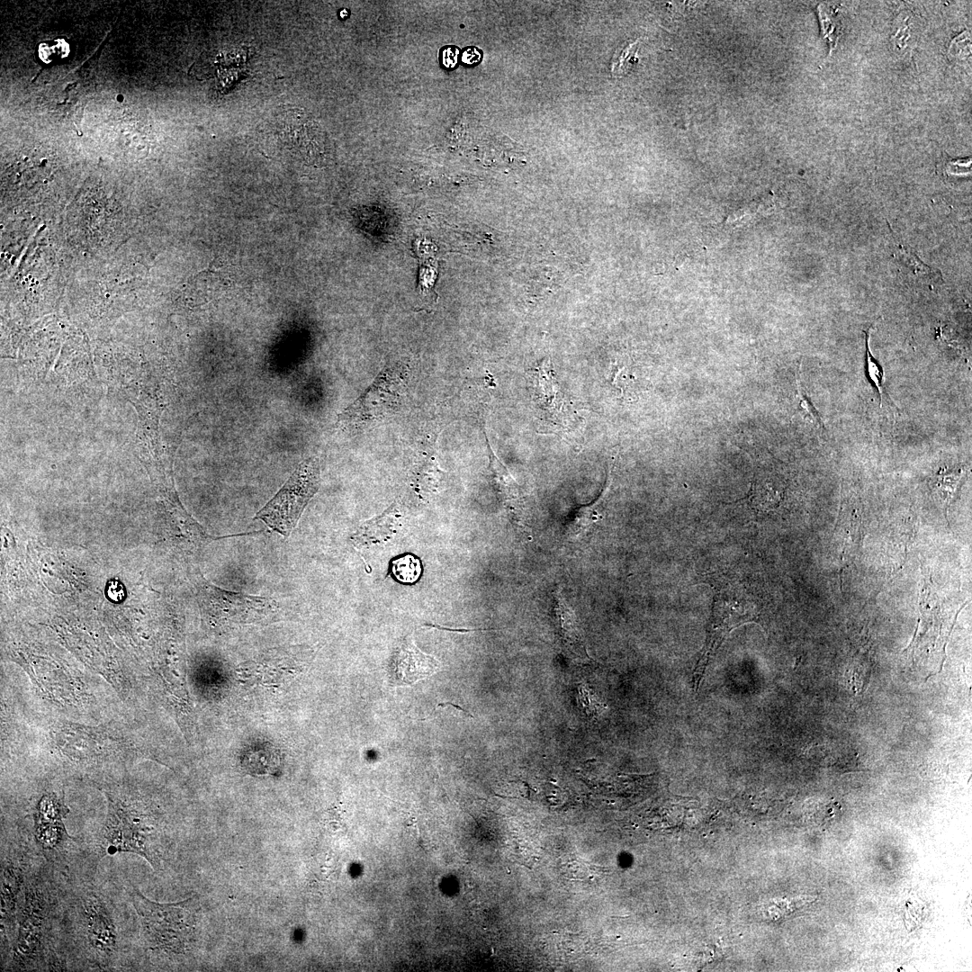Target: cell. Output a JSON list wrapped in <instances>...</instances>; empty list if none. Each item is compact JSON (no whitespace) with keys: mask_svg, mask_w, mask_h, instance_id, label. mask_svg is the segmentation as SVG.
<instances>
[{"mask_svg":"<svg viewBox=\"0 0 972 972\" xmlns=\"http://www.w3.org/2000/svg\"><path fill=\"white\" fill-rule=\"evenodd\" d=\"M59 926L68 971H139L136 914L123 886L64 874Z\"/></svg>","mask_w":972,"mask_h":972,"instance_id":"1","label":"cell"},{"mask_svg":"<svg viewBox=\"0 0 972 972\" xmlns=\"http://www.w3.org/2000/svg\"><path fill=\"white\" fill-rule=\"evenodd\" d=\"M105 794L108 812L99 830L85 842L82 871L94 876L102 859L121 852L137 854L155 871L162 870L170 845L163 814L129 787L109 788Z\"/></svg>","mask_w":972,"mask_h":972,"instance_id":"2","label":"cell"},{"mask_svg":"<svg viewBox=\"0 0 972 972\" xmlns=\"http://www.w3.org/2000/svg\"><path fill=\"white\" fill-rule=\"evenodd\" d=\"M64 873L41 859L26 885L15 940L2 971H68L60 938Z\"/></svg>","mask_w":972,"mask_h":972,"instance_id":"3","label":"cell"},{"mask_svg":"<svg viewBox=\"0 0 972 972\" xmlns=\"http://www.w3.org/2000/svg\"><path fill=\"white\" fill-rule=\"evenodd\" d=\"M123 888L136 914L139 971L156 969L194 953L200 911L196 897L159 903L146 897L130 881Z\"/></svg>","mask_w":972,"mask_h":972,"instance_id":"4","label":"cell"},{"mask_svg":"<svg viewBox=\"0 0 972 972\" xmlns=\"http://www.w3.org/2000/svg\"><path fill=\"white\" fill-rule=\"evenodd\" d=\"M43 859L20 823L1 826V965L12 950L27 882Z\"/></svg>","mask_w":972,"mask_h":972,"instance_id":"5","label":"cell"},{"mask_svg":"<svg viewBox=\"0 0 972 972\" xmlns=\"http://www.w3.org/2000/svg\"><path fill=\"white\" fill-rule=\"evenodd\" d=\"M320 484L319 461L310 457L302 462L277 491L256 513L273 531L287 537L297 525L305 507Z\"/></svg>","mask_w":972,"mask_h":972,"instance_id":"6","label":"cell"},{"mask_svg":"<svg viewBox=\"0 0 972 972\" xmlns=\"http://www.w3.org/2000/svg\"><path fill=\"white\" fill-rule=\"evenodd\" d=\"M407 374L403 364L385 366L364 392L338 416V422L358 424L394 413L402 400Z\"/></svg>","mask_w":972,"mask_h":972,"instance_id":"7","label":"cell"},{"mask_svg":"<svg viewBox=\"0 0 972 972\" xmlns=\"http://www.w3.org/2000/svg\"><path fill=\"white\" fill-rule=\"evenodd\" d=\"M204 596L212 618L220 626L263 623L278 611L273 598L226 590L209 582Z\"/></svg>","mask_w":972,"mask_h":972,"instance_id":"8","label":"cell"},{"mask_svg":"<svg viewBox=\"0 0 972 972\" xmlns=\"http://www.w3.org/2000/svg\"><path fill=\"white\" fill-rule=\"evenodd\" d=\"M311 651L302 645L270 649L240 665L241 677H279L286 683L310 662Z\"/></svg>","mask_w":972,"mask_h":972,"instance_id":"9","label":"cell"},{"mask_svg":"<svg viewBox=\"0 0 972 972\" xmlns=\"http://www.w3.org/2000/svg\"><path fill=\"white\" fill-rule=\"evenodd\" d=\"M440 662L422 652L414 644L412 635L406 636L396 647L390 666V680L393 685H412L433 675Z\"/></svg>","mask_w":972,"mask_h":972,"instance_id":"10","label":"cell"},{"mask_svg":"<svg viewBox=\"0 0 972 972\" xmlns=\"http://www.w3.org/2000/svg\"><path fill=\"white\" fill-rule=\"evenodd\" d=\"M488 449L490 453V469L493 474L496 487L500 496L502 497L503 501L513 520V523L517 526L518 530H519L520 533L523 534L528 541H531V530L529 525L526 522L522 496L518 484L514 480V478L509 473L505 465L494 454L490 445L488 446Z\"/></svg>","mask_w":972,"mask_h":972,"instance_id":"11","label":"cell"},{"mask_svg":"<svg viewBox=\"0 0 972 972\" xmlns=\"http://www.w3.org/2000/svg\"><path fill=\"white\" fill-rule=\"evenodd\" d=\"M401 513L393 503L381 515L363 523L352 535L351 541L357 548L369 547L392 538L400 526Z\"/></svg>","mask_w":972,"mask_h":972,"instance_id":"12","label":"cell"},{"mask_svg":"<svg viewBox=\"0 0 972 972\" xmlns=\"http://www.w3.org/2000/svg\"><path fill=\"white\" fill-rule=\"evenodd\" d=\"M554 609L563 644L575 654L587 655L577 617L568 605L561 588L554 591Z\"/></svg>","mask_w":972,"mask_h":972,"instance_id":"13","label":"cell"},{"mask_svg":"<svg viewBox=\"0 0 972 972\" xmlns=\"http://www.w3.org/2000/svg\"><path fill=\"white\" fill-rule=\"evenodd\" d=\"M612 469L608 477L606 487L591 504L579 508L570 520L567 534L569 537L575 539L585 535L593 525L598 523L602 516L608 495L612 482Z\"/></svg>","mask_w":972,"mask_h":972,"instance_id":"14","label":"cell"},{"mask_svg":"<svg viewBox=\"0 0 972 972\" xmlns=\"http://www.w3.org/2000/svg\"><path fill=\"white\" fill-rule=\"evenodd\" d=\"M966 473L965 468H959L951 472H939L932 479V488L945 510L948 509Z\"/></svg>","mask_w":972,"mask_h":972,"instance_id":"15","label":"cell"},{"mask_svg":"<svg viewBox=\"0 0 972 972\" xmlns=\"http://www.w3.org/2000/svg\"><path fill=\"white\" fill-rule=\"evenodd\" d=\"M391 570L397 580L410 584L419 579L422 566L418 558L413 554H404L392 561Z\"/></svg>","mask_w":972,"mask_h":972,"instance_id":"16","label":"cell"},{"mask_svg":"<svg viewBox=\"0 0 972 972\" xmlns=\"http://www.w3.org/2000/svg\"><path fill=\"white\" fill-rule=\"evenodd\" d=\"M870 331H871V328H868V330L867 332H865V334H866V367H867V374H868V376L870 382L873 383V385L875 386V388L877 389V391H878V392L879 394L880 407H882V400H883V394H884V373H883V370L880 367V365L878 364L876 359L873 357V356L871 354V351H870V348H869Z\"/></svg>","mask_w":972,"mask_h":972,"instance_id":"17","label":"cell"},{"mask_svg":"<svg viewBox=\"0 0 972 972\" xmlns=\"http://www.w3.org/2000/svg\"><path fill=\"white\" fill-rule=\"evenodd\" d=\"M800 372L796 374V399L798 403V409L804 416L809 418V420L818 428H824V421L814 408L806 392H805L799 378Z\"/></svg>","mask_w":972,"mask_h":972,"instance_id":"18","label":"cell"},{"mask_svg":"<svg viewBox=\"0 0 972 972\" xmlns=\"http://www.w3.org/2000/svg\"><path fill=\"white\" fill-rule=\"evenodd\" d=\"M637 41L628 44L626 47L620 50L616 61L613 63V70L617 73H623L626 71L628 65L631 63L632 58L636 54Z\"/></svg>","mask_w":972,"mask_h":972,"instance_id":"19","label":"cell"},{"mask_svg":"<svg viewBox=\"0 0 972 972\" xmlns=\"http://www.w3.org/2000/svg\"><path fill=\"white\" fill-rule=\"evenodd\" d=\"M752 219L751 213L740 210L729 216L726 222L732 227H745L751 224Z\"/></svg>","mask_w":972,"mask_h":972,"instance_id":"20","label":"cell"},{"mask_svg":"<svg viewBox=\"0 0 972 972\" xmlns=\"http://www.w3.org/2000/svg\"><path fill=\"white\" fill-rule=\"evenodd\" d=\"M459 58V50L456 47H446L442 51V63L446 68L456 66Z\"/></svg>","mask_w":972,"mask_h":972,"instance_id":"21","label":"cell"},{"mask_svg":"<svg viewBox=\"0 0 972 972\" xmlns=\"http://www.w3.org/2000/svg\"><path fill=\"white\" fill-rule=\"evenodd\" d=\"M970 171V160L950 161L946 164V172L949 175H966Z\"/></svg>","mask_w":972,"mask_h":972,"instance_id":"22","label":"cell"},{"mask_svg":"<svg viewBox=\"0 0 972 972\" xmlns=\"http://www.w3.org/2000/svg\"><path fill=\"white\" fill-rule=\"evenodd\" d=\"M481 58V52L474 47L465 49L462 54V61L467 65L478 63Z\"/></svg>","mask_w":972,"mask_h":972,"instance_id":"23","label":"cell"}]
</instances>
